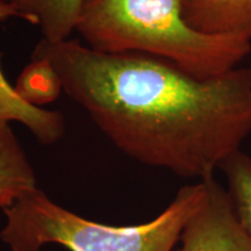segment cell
<instances>
[{
	"mask_svg": "<svg viewBox=\"0 0 251 251\" xmlns=\"http://www.w3.org/2000/svg\"><path fill=\"white\" fill-rule=\"evenodd\" d=\"M62 89L134 161L205 180L251 134L248 69L198 78L142 54H106L81 41L41 40Z\"/></svg>",
	"mask_w": 251,
	"mask_h": 251,
	"instance_id": "6da1fadb",
	"label": "cell"
},
{
	"mask_svg": "<svg viewBox=\"0 0 251 251\" xmlns=\"http://www.w3.org/2000/svg\"><path fill=\"white\" fill-rule=\"evenodd\" d=\"M76 31L96 51L153 56L198 78L233 70L251 50L247 39L194 30L180 0H83Z\"/></svg>",
	"mask_w": 251,
	"mask_h": 251,
	"instance_id": "7a4b0ae2",
	"label": "cell"
},
{
	"mask_svg": "<svg viewBox=\"0 0 251 251\" xmlns=\"http://www.w3.org/2000/svg\"><path fill=\"white\" fill-rule=\"evenodd\" d=\"M206 196L205 180L187 185L151 221L115 227L77 215L36 188L2 209L0 237L12 251H40L48 244L70 251H172Z\"/></svg>",
	"mask_w": 251,
	"mask_h": 251,
	"instance_id": "3957f363",
	"label": "cell"
},
{
	"mask_svg": "<svg viewBox=\"0 0 251 251\" xmlns=\"http://www.w3.org/2000/svg\"><path fill=\"white\" fill-rule=\"evenodd\" d=\"M205 183L206 199L185 226L178 251H251V237L238 222L227 190L214 177Z\"/></svg>",
	"mask_w": 251,
	"mask_h": 251,
	"instance_id": "277c9868",
	"label": "cell"
},
{
	"mask_svg": "<svg viewBox=\"0 0 251 251\" xmlns=\"http://www.w3.org/2000/svg\"><path fill=\"white\" fill-rule=\"evenodd\" d=\"M188 26L213 36L251 41V0H180Z\"/></svg>",
	"mask_w": 251,
	"mask_h": 251,
	"instance_id": "5b68a950",
	"label": "cell"
},
{
	"mask_svg": "<svg viewBox=\"0 0 251 251\" xmlns=\"http://www.w3.org/2000/svg\"><path fill=\"white\" fill-rule=\"evenodd\" d=\"M19 18L17 11L0 0V21ZM0 107L7 122H19L30 131L41 144L50 146L58 142L65 133V120L62 113L50 111L25 102L14 86L6 79L0 67Z\"/></svg>",
	"mask_w": 251,
	"mask_h": 251,
	"instance_id": "8992f818",
	"label": "cell"
},
{
	"mask_svg": "<svg viewBox=\"0 0 251 251\" xmlns=\"http://www.w3.org/2000/svg\"><path fill=\"white\" fill-rule=\"evenodd\" d=\"M27 23L39 28L42 40L61 42L76 31L83 0H2Z\"/></svg>",
	"mask_w": 251,
	"mask_h": 251,
	"instance_id": "52a82bcc",
	"label": "cell"
},
{
	"mask_svg": "<svg viewBox=\"0 0 251 251\" xmlns=\"http://www.w3.org/2000/svg\"><path fill=\"white\" fill-rule=\"evenodd\" d=\"M36 175L9 124L0 127V208L36 190Z\"/></svg>",
	"mask_w": 251,
	"mask_h": 251,
	"instance_id": "ba28073f",
	"label": "cell"
},
{
	"mask_svg": "<svg viewBox=\"0 0 251 251\" xmlns=\"http://www.w3.org/2000/svg\"><path fill=\"white\" fill-rule=\"evenodd\" d=\"M14 89L25 102L35 107L54 102L63 92L57 72L43 58H31L19 75Z\"/></svg>",
	"mask_w": 251,
	"mask_h": 251,
	"instance_id": "9c48e42d",
	"label": "cell"
},
{
	"mask_svg": "<svg viewBox=\"0 0 251 251\" xmlns=\"http://www.w3.org/2000/svg\"><path fill=\"white\" fill-rule=\"evenodd\" d=\"M235 215L251 237V157L238 150L222 163Z\"/></svg>",
	"mask_w": 251,
	"mask_h": 251,
	"instance_id": "30bf717a",
	"label": "cell"
},
{
	"mask_svg": "<svg viewBox=\"0 0 251 251\" xmlns=\"http://www.w3.org/2000/svg\"><path fill=\"white\" fill-rule=\"evenodd\" d=\"M6 124H9V122L6 121V119H5V117H4V114H2L1 107H0V127H2V126L6 125Z\"/></svg>",
	"mask_w": 251,
	"mask_h": 251,
	"instance_id": "8fae6325",
	"label": "cell"
},
{
	"mask_svg": "<svg viewBox=\"0 0 251 251\" xmlns=\"http://www.w3.org/2000/svg\"><path fill=\"white\" fill-rule=\"evenodd\" d=\"M248 71H249V77H250V80H251V67L248 69Z\"/></svg>",
	"mask_w": 251,
	"mask_h": 251,
	"instance_id": "7c38bea8",
	"label": "cell"
}]
</instances>
